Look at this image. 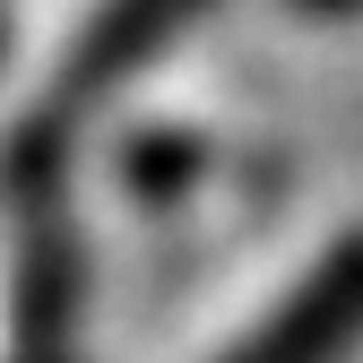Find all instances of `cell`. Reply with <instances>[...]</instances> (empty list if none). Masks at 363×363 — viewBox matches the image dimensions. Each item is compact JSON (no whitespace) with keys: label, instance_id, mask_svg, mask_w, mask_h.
Here are the masks:
<instances>
[{"label":"cell","instance_id":"6da1fadb","mask_svg":"<svg viewBox=\"0 0 363 363\" xmlns=\"http://www.w3.org/2000/svg\"><path fill=\"white\" fill-rule=\"evenodd\" d=\"M363 346V225L337 234L216 363H346Z\"/></svg>","mask_w":363,"mask_h":363},{"label":"cell","instance_id":"7a4b0ae2","mask_svg":"<svg viewBox=\"0 0 363 363\" xmlns=\"http://www.w3.org/2000/svg\"><path fill=\"white\" fill-rule=\"evenodd\" d=\"M199 18V0H96L69 35V61H61V104L86 96H113L121 78H139L164 43Z\"/></svg>","mask_w":363,"mask_h":363}]
</instances>
